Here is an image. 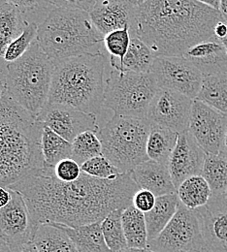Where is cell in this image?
<instances>
[{"instance_id":"obj_53","label":"cell","mask_w":227,"mask_h":252,"mask_svg":"<svg viewBox=\"0 0 227 252\" xmlns=\"http://www.w3.org/2000/svg\"><path fill=\"white\" fill-rule=\"evenodd\" d=\"M224 195H225V196H226V197H227V191H226V193H225V194H224Z\"/></svg>"},{"instance_id":"obj_6","label":"cell","mask_w":227,"mask_h":252,"mask_svg":"<svg viewBox=\"0 0 227 252\" xmlns=\"http://www.w3.org/2000/svg\"><path fill=\"white\" fill-rule=\"evenodd\" d=\"M53 71V61L35 40L22 58L7 63V95L37 119L49 99Z\"/></svg>"},{"instance_id":"obj_16","label":"cell","mask_w":227,"mask_h":252,"mask_svg":"<svg viewBox=\"0 0 227 252\" xmlns=\"http://www.w3.org/2000/svg\"><path fill=\"white\" fill-rule=\"evenodd\" d=\"M206 157L189 130L178 135L177 144L168 162V169L176 189L187 179L202 174Z\"/></svg>"},{"instance_id":"obj_23","label":"cell","mask_w":227,"mask_h":252,"mask_svg":"<svg viewBox=\"0 0 227 252\" xmlns=\"http://www.w3.org/2000/svg\"><path fill=\"white\" fill-rule=\"evenodd\" d=\"M30 22L15 6L5 3L0 6V59L4 58L8 46L25 31Z\"/></svg>"},{"instance_id":"obj_1","label":"cell","mask_w":227,"mask_h":252,"mask_svg":"<svg viewBox=\"0 0 227 252\" xmlns=\"http://www.w3.org/2000/svg\"><path fill=\"white\" fill-rule=\"evenodd\" d=\"M8 189L24 196L36 227L47 223L75 228L130 207L139 188L130 174L102 180L82 172L78 180L65 183L56 177L54 168L44 167Z\"/></svg>"},{"instance_id":"obj_2","label":"cell","mask_w":227,"mask_h":252,"mask_svg":"<svg viewBox=\"0 0 227 252\" xmlns=\"http://www.w3.org/2000/svg\"><path fill=\"white\" fill-rule=\"evenodd\" d=\"M219 10L197 0H147L136 8L131 36L157 57H184L195 45L215 39Z\"/></svg>"},{"instance_id":"obj_9","label":"cell","mask_w":227,"mask_h":252,"mask_svg":"<svg viewBox=\"0 0 227 252\" xmlns=\"http://www.w3.org/2000/svg\"><path fill=\"white\" fill-rule=\"evenodd\" d=\"M148 250L154 252H200L205 249L200 223L195 211L181 202L173 219L162 232L148 242Z\"/></svg>"},{"instance_id":"obj_25","label":"cell","mask_w":227,"mask_h":252,"mask_svg":"<svg viewBox=\"0 0 227 252\" xmlns=\"http://www.w3.org/2000/svg\"><path fill=\"white\" fill-rule=\"evenodd\" d=\"M196 100L227 115V74L204 76Z\"/></svg>"},{"instance_id":"obj_42","label":"cell","mask_w":227,"mask_h":252,"mask_svg":"<svg viewBox=\"0 0 227 252\" xmlns=\"http://www.w3.org/2000/svg\"><path fill=\"white\" fill-rule=\"evenodd\" d=\"M0 252H14L8 242L5 240V238L1 235L0 236Z\"/></svg>"},{"instance_id":"obj_3","label":"cell","mask_w":227,"mask_h":252,"mask_svg":"<svg viewBox=\"0 0 227 252\" xmlns=\"http://www.w3.org/2000/svg\"><path fill=\"white\" fill-rule=\"evenodd\" d=\"M43 124L7 94L0 100V186L10 188L45 167Z\"/></svg>"},{"instance_id":"obj_5","label":"cell","mask_w":227,"mask_h":252,"mask_svg":"<svg viewBox=\"0 0 227 252\" xmlns=\"http://www.w3.org/2000/svg\"><path fill=\"white\" fill-rule=\"evenodd\" d=\"M36 40L53 62L98 54L104 46V35L97 30L88 12L59 7L38 26Z\"/></svg>"},{"instance_id":"obj_28","label":"cell","mask_w":227,"mask_h":252,"mask_svg":"<svg viewBox=\"0 0 227 252\" xmlns=\"http://www.w3.org/2000/svg\"><path fill=\"white\" fill-rule=\"evenodd\" d=\"M41 150L45 167L55 168L62 160L72 158V143L43 125Z\"/></svg>"},{"instance_id":"obj_27","label":"cell","mask_w":227,"mask_h":252,"mask_svg":"<svg viewBox=\"0 0 227 252\" xmlns=\"http://www.w3.org/2000/svg\"><path fill=\"white\" fill-rule=\"evenodd\" d=\"M123 226L129 249L146 250L148 232L145 214L130 205L123 212Z\"/></svg>"},{"instance_id":"obj_8","label":"cell","mask_w":227,"mask_h":252,"mask_svg":"<svg viewBox=\"0 0 227 252\" xmlns=\"http://www.w3.org/2000/svg\"><path fill=\"white\" fill-rule=\"evenodd\" d=\"M159 89L151 73L138 74L113 69L105 82L104 107L115 115L147 119L149 107Z\"/></svg>"},{"instance_id":"obj_52","label":"cell","mask_w":227,"mask_h":252,"mask_svg":"<svg viewBox=\"0 0 227 252\" xmlns=\"http://www.w3.org/2000/svg\"><path fill=\"white\" fill-rule=\"evenodd\" d=\"M200 252H211L210 251H208V250H206V249H204L203 251H201Z\"/></svg>"},{"instance_id":"obj_31","label":"cell","mask_w":227,"mask_h":252,"mask_svg":"<svg viewBox=\"0 0 227 252\" xmlns=\"http://www.w3.org/2000/svg\"><path fill=\"white\" fill-rule=\"evenodd\" d=\"M124 210L119 209L113 211L101 222L105 242L112 252H122L129 249L123 226Z\"/></svg>"},{"instance_id":"obj_48","label":"cell","mask_w":227,"mask_h":252,"mask_svg":"<svg viewBox=\"0 0 227 252\" xmlns=\"http://www.w3.org/2000/svg\"><path fill=\"white\" fill-rule=\"evenodd\" d=\"M152 252V251H150V250H148V249H146V250H134V249H128L127 251H124V252Z\"/></svg>"},{"instance_id":"obj_32","label":"cell","mask_w":227,"mask_h":252,"mask_svg":"<svg viewBox=\"0 0 227 252\" xmlns=\"http://www.w3.org/2000/svg\"><path fill=\"white\" fill-rule=\"evenodd\" d=\"M130 27L110 32L104 36V47L109 54V63L117 71L123 72V62L131 42Z\"/></svg>"},{"instance_id":"obj_36","label":"cell","mask_w":227,"mask_h":252,"mask_svg":"<svg viewBox=\"0 0 227 252\" xmlns=\"http://www.w3.org/2000/svg\"><path fill=\"white\" fill-rule=\"evenodd\" d=\"M56 177L65 183H71L78 180L82 174L81 166L72 158L60 161L54 168Z\"/></svg>"},{"instance_id":"obj_35","label":"cell","mask_w":227,"mask_h":252,"mask_svg":"<svg viewBox=\"0 0 227 252\" xmlns=\"http://www.w3.org/2000/svg\"><path fill=\"white\" fill-rule=\"evenodd\" d=\"M83 173L102 180L115 179L122 175L120 170L103 155L92 158L81 165Z\"/></svg>"},{"instance_id":"obj_55","label":"cell","mask_w":227,"mask_h":252,"mask_svg":"<svg viewBox=\"0 0 227 252\" xmlns=\"http://www.w3.org/2000/svg\"></svg>"},{"instance_id":"obj_12","label":"cell","mask_w":227,"mask_h":252,"mask_svg":"<svg viewBox=\"0 0 227 252\" xmlns=\"http://www.w3.org/2000/svg\"><path fill=\"white\" fill-rule=\"evenodd\" d=\"M193 102L186 95L160 88L149 107L147 120L178 134L183 133L189 130Z\"/></svg>"},{"instance_id":"obj_41","label":"cell","mask_w":227,"mask_h":252,"mask_svg":"<svg viewBox=\"0 0 227 252\" xmlns=\"http://www.w3.org/2000/svg\"><path fill=\"white\" fill-rule=\"evenodd\" d=\"M11 198L12 194L10 189L0 186V209L4 208L9 203Z\"/></svg>"},{"instance_id":"obj_46","label":"cell","mask_w":227,"mask_h":252,"mask_svg":"<svg viewBox=\"0 0 227 252\" xmlns=\"http://www.w3.org/2000/svg\"><path fill=\"white\" fill-rule=\"evenodd\" d=\"M7 94V90H6V86H5V82L0 80V100L3 98V96Z\"/></svg>"},{"instance_id":"obj_30","label":"cell","mask_w":227,"mask_h":252,"mask_svg":"<svg viewBox=\"0 0 227 252\" xmlns=\"http://www.w3.org/2000/svg\"><path fill=\"white\" fill-rule=\"evenodd\" d=\"M201 176L209 184L213 195H224L227 190V158L222 154L207 156Z\"/></svg>"},{"instance_id":"obj_39","label":"cell","mask_w":227,"mask_h":252,"mask_svg":"<svg viewBox=\"0 0 227 252\" xmlns=\"http://www.w3.org/2000/svg\"><path fill=\"white\" fill-rule=\"evenodd\" d=\"M7 3L15 6L24 14L36 9L41 2H46L45 0H5Z\"/></svg>"},{"instance_id":"obj_13","label":"cell","mask_w":227,"mask_h":252,"mask_svg":"<svg viewBox=\"0 0 227 252\" xmlns=\"http://www.w3.org/2000/svg\"><path fill=\"white\" fill-rule=\"evenodd\" d=\"M10 190V202L0 209V234L14 252H21L26 245L32 243L37 227L24 196L17 190Z\"/></svg>"},{"instance_id":"obj_43","label":"cell","mask_w":227,"mask_h":252,"mask_svg":"<svg viewBox=\"0 0 227 252\" xmlns=\"http://www.w3.org/2000/svg\"><path fill=\"white\" fill-rule=\"evenodd\" d=\"M219 11L222 15L223 20L227 23V0H221Z\"/></svg>"},{"instance_id":"obj_54","label":"cell","mask_w":227,"mask_h":252,"mask_svg":"<svg viewBox=\"0 0 227 252\" xmlns=\"http://www.w3.org/2000/svg\"><path fill=\"white\" fill-rule=\"evenodd\" d=\"M0 236H1V234H0Z\"/></svg>"},{"instance_id":"obj_45","label":"cell","mask_w":227,"mask_h":252,"mask_svg":"<svg viewBox=\"0 0 227 252\" xmlns=\"http://www.w3.org/2000/svg\"><path fill=\"white\" fill-rule=\"evenodd\" d=\"M21 252H38V251H37L36 248L33 246L32 243H31V244L26 245V246L22 249Z\"/></svg>"},{"instance_id":"obj_10","label":"cell","mask_w":227,"mask_h":252,"mask_svg":"<svg viewBox=\"0 0 227 252\" xmlns=\"http://www.w3.org/2000/svg\"><path fill=\"white\" fill-rule=\"evenodd\" d=\"M150 73L158 86L195 100L203 82V74L185 57H157Z\"/></svg>"},{"instance_id":"obj_11","label":"cell","mask_w":227,"mask_h":252,"mask_svg":"<svg viewBox=\"0 0 227 252\" xmlns=\"http://www.w3.org/2000/svg\"><path fill=\"white\" fill-rule=\"evenodd\" d=\"M189 131L207 156L219 155L227 131V115L194 100Z\"/></svg>"},{"instance_id":"obj_37","label":"cell","mask_w":227,"mask_h":252,"mask_svg":"<svg viewBox=\"0 0 227 252\" xmlns=\"http://www.w3.org/2000/svg\"><path fill=\"white\" fill-rule=\"evenodd\" d=\"M157 196L153 192L146 189H138L132 198V206L146 214L154 208Z\"/></svg>"},{"instance_id":"obj_18","label":"cell","mask_w":227,"mask_h":252,"mask_svg":"<svg viewBox=\"0 0 227 252\" xmlns=\"http://www.w3.org/2000/svg\"><path fill=\"white\" fill-rule=\"evenodd\" d=\"M184 57L194 63L203 76L227 74V49L217 39H210L195 45Z\"/></svg>"},{"instance_id":"obj_40","label":"cell","mask_w":227,"mask_h":252,"mask_svg":"<svg viewBox=\"0 0 227 252\" xmlns=\"http://www.w3.org/2000/svg\"><path fill=\"white\" fill-rule=\"evenodd\" d=\"M214 35H215V39L217 40H222L223 38H225L227 35V23L226 21L222 20L220 21L215 29H214Z\"/></svg>"},{"instance_id":"obj_33","label":"cell","mask_w":227,"mask_h":252,"mask_svg":"<svg viewBox=\"0 0 227 252\" xmlns=\"http://www.w3.org/2000/svg\"><path fill=\"white\" fill-rule=\"evenodd\" d=\"M102 156V144L97 133L86 131L79 134L72 142V159L80 166L86 161Z\"/></svg>"},{"instance_id":"obj_24","label":"cell","mask_w":227,"mask_h":252,"mask_svg":"<svg viewBox=\"0 0 227 252\" xmlns=\"http://www.w3.org/2000/svg\"><path fill=\"white\" fill-rule=\"evenodd\" d=\"M178 135V133L170 129L151 124L147 142L149 159L168 166L169 158L177 144Z\"/></svg>"},{"instance_id":"obj_14","label":"cell","mask_w":227,"mask_h":252,"mask_svg":"<svg viewBox=\"0 0 227 252\" xmlns=\"http://www.w3.org/2000/svg\"><path fill=\"white\" fill-rule=\"evenodd\" d=\"M36 120L70 143L83 132L94 131L98 134L100 130L97 115L58 103L47 102Z\"/></svg>"},{"instance_id":"obj_21","label":"cell","mask_w":227,"mask_h":252,"mask_svg":"<svg viewBox=\"0 0 227 252\" xmlns=\"http://www.w3.org/2000/svg\"><path fill=\"white\" fill-rule=\"evenodd\" d=\"M101 222L98 221L75 228L61 224L57 225L65 230L78 252H112L105 242Z\"/></svg>"},{"instance_id":"obj_44","label":"cell","mask_w":227,"mask_h":252,"mask_svg":"<svg viewBox=\"0 0 227 252\" xmlns=\"http://www.w3.org/2000/svg\"><path fill=\"white\" fill-rule=\"evenodd\" d=\"M197 1H199L205 5H208L212 8H215L217 10H219L220 3H221V0H197Z\"/></svg>"},{"instance_id":"obj_47","label":"cell","mask_w":227,"mask_h":252,"mask_svg":"<svg viewBox=\"0 0 227 252\" xmlns=\"http://www.w3.org/2000/svg\"><path fill=\"white\" fill-rule=\"evenodd\" d=\"M220 154L224 155L225 157H227V134H226V138H225V143H224V147H223V150H222V152H221Z\"/></svg>"},{"instance_id":"obj_29","label":"cell","mask_w":227,"mask_h":252,"mask_svg":"<svg viewBox=\"0 0 227 252\" xmlns=\"http://www.w3.org/2000/svg\"><path fill=\"white\" fill-rule=\"evenodd\" d=\"M156 56L152 50L138 37L132 36L130 49L123 62V72L130 71L138 74L150 73Z\"/></svg>"},{"instance_id":"obj_7","label":"cell","mask_w":227,"mask_h":252,"mask_svg":"<svg viewBox=\"0 0 227 252\" xmlns=\"http://www.w3.org/2000/svg\"><path fill=\"white\" fill-rule=\"evenodd\" d=\"M151 122L114 115L98 132L102 155L122 174H130L138 165L149 160L147 142Z\"/></svg>"},{"instance_id":"obj_22","label":"cell","mask_w":227,"mask_h":252,"mask_svg":"<svg viewBox=\"0 0 227 252\" xmlns=\"http://www.w3.org/2000/svg\"><path fill=\"white\" fill-rule=\"evenodd\" d=\"M32 243L38 252H77L69 236L57 224H39Z\"/></svg>"},{"instance_id":"obj_51","label":"cell","mask_w":227,"mask_h":252,"mask_svg":"<svg viewBox=\"0 0 227 252\" xmlns=\"http://www.w3.org/2000/svg\"><path fill=\"white\" fill-rule=\"evenodd\" d=\"M6 3V1L5 0H0V6H2L3 4H5Z\"/></svg>"},{"instance_id":"obj_17","label":"cell","mask_w":227,"mask_h":252,"mask_svg":"<svg viewBox=\"0 0 227 252\" xmlns=\"http://www.w3.org/2000/svg\"><path fill=\"white\" fill-rule=\"evenodd\" d=\"M137 6L130 0H97L89 12L93 24L102 35L130 27L135 22Z\"/></svg>"},{"instance_id":"obj_26","label":"cell","mask_w":227,"mask_h":252,"mask_svg":"<svg viewBox=\"0 0 227 252\" xmlns=\"http://www.w3.org/2000/svg\"><path fill=\"white\" fill-rule=\"evenodd\" d=\"M180 202L188 209L195 211L204 207L213 196L212 190L203 176H193L177 189Z\"/></svg>"},{"instance_id":"obj_49","label":"cell","mask_w":227,"mask_h":252,"mask_svg":"<svg viewBox=\"0 0 227 252\" xmlns=\"http://www.w3.org/2000/svg\"><path fill=\"white\" fill-rule=\"evenodd\" d=\"M133 4H135L136 6H138V5H141V4H143V3H145L147 0H130Z\"/></svg>"},{"instance_id":"obj_38","label":"cell","mask_w":227,"mask_h":252,"mask_svg":"<svg viewBox=\"0 0 227 252\" xmlns=\"http://www.w3.org/2000/svg\"><path fill=\"white\" fill-rule=\"evenodd\" d=\"M47 3H51L59 8L78 9L86 12H90L97 0H45Z\"/></svg>"},{"instance_id":"obj_19","label":"cell","mask_w":227,"mask_h":252,"mask_svg":"<svg viewBox=\"0 0 227 252\" xmlns=\"http://www.w3.org/2000/svg\"><path fill=\"white\" fill-rule=\"evenodd\" d=\"M139 189L153 192L157 197L177 193L167 165L147 160L130 173Z\"/></svg>"},{"instance_id":"obj_15","label":"cell","mask_w":227,"mask_h":252,"mask_svg":"<svg viewBox=\"0 0 227 252\" xmlns=\"http://www.w3.org/2000/svg\"><path fill=\"white\" fill-rule=\"evenodd\" d=\"M200 223L205 249L211 252H227V198L213 195L202 208L195 211Z\"/></svg>"},{"instance_id":"obj_34","label":"cell","mask_w":227,"mask_h":252,"mask_svg":"<svg viewBox=\"0 0 227 252\" xmlns=\"http://www.w3.org/2000/svg\"><path fill=\"white\" fill-rule=\"evenodd\" d=\"M37 35L38 25L34 22H30L22 34L8 46L3 60L7 63L18 61L29 51L33 42L37 39Z\"/></svg>"},{"instance_id":"obj_20","label":"cell","mask_w":227,"mask_h":252,"mask_svg":"<svg viewBox=\"0 0 227 252\" xmlns=\"http://www.w3.org/2000/svg\"><path fill=\"white\" fill-rule=\"evenodd\" d=\"M180 200L177 193L157 197L154 208L145 214L148 242L155 240L175 216Z\"/></svg>"},{"instance_id":"obj_4","label":"cell","mask_w":227,"mask_h":252,"mask_svg":"<svg viewBox=\"0 0 227 252\" xmlns=\"http://www.w3.org/2000/svg\"><path fill=\"white\" fill-rule=\"evenodd\" d=\"M53 63L48 102L97 116L104 107L106 57L102 53L85 54Z\"/></svg>"},{"instance_id":"obj_50","label":"cell","mask_w":227,"mask_h":252,"mask_svg":"<svg viewBox=\"0 0 227 252\" xmlns=\"http://www.w3.org/2000/svg\"><path fill=\"white\" fill-rule=\"evenodd\" d=\"M220 42H221V43L224 45V47L227 49V35L226 36V37H225V38H223L222 40H220Z\"/></svg>"}]
</instances>
